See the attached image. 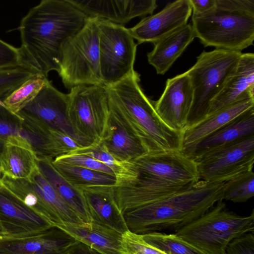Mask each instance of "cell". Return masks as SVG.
I'll return each instance as SVG.
<instances>
[{"mask_svg":"<svg viewBox=\"0 0 254 254\" xmlns=\"http://www.w3.org/2000/svg\"><path fill=\"white\" fill-rule=\"evenodd\" d=\"M74 246L72 247H71L65 254H75V253H74V252L73 251Z\"/></svg>","mask_w":254,"mask_h":254,"instance_id":"7bdbcfd3","label":"cell"},{"mask_svg":"<svg viewBox=\"0 0 254 254\" xmlns=\"http://www.w3.org/2000/svg\"><path fill=\"white\" fill-rule=\"evenodd\" d=\"M192 12L190 0H177L168 3L158 13L142 18L129 29L137 44H153L187 24Z\"/></svg>","mask_w":254,"mask_h":254,"instance_id":"5bb4252c","label":"cell"},{"mask_svg":"<svg viewBox=\"0 0 254 254\" xmlns=\"http://www.w3.org/2000/svg\"><path fill=\"white\" fill-rule=\"evenodd\" d=\"M100 68L104 85H112L134 71L137 44L125 26L98 19Z\"/></svg>","mask_w":254,"mask_h":254,"instance_id":"30bf717a","label":"cell"},{"mask_svg":"<svg viewBox=\"0 0 254 254\" xmlns=\"http://www.w3.org/2000/svg\"><path fill=\"white\" fill-rule=\"evenodd\" d=\"M242 54L221 49L204 51L197 57L195 64L186 72L193 93L186 128L208 116L212 101L235 71Z\"/></svg>","mask_w":254,"mask_h":254,"instance_id":"5b68a950","label":"cell"},{"mask_svg":"<svg viewBox=\"0 0 254 254\" xmlns=\"http://www.w3.org/2000/svg\"><path fill=\"white\" fill-rule=\"evenodd\" d=\"M68 116L77 135L92 145L103 139L110 116L107 88L103 85H81L70 89Z\"/></svg>","mask_w":254,"mask_h":254,"instance_id":"9c48e42d","label":"cell"},{"mask_svg":"<svg viewBox=\"0 0 254 254\" xmlns=\"http://www.w3.org/2000/svg\"><path fill=\"white\" fill-rule=\"evenodd\" d=\"M254 231V210L240 216L227 210L221 200L175 234L206 254H225L233 240Z\"/></svg>","mask_w":254,"mask_h":254,"instance_id":"8992f818","label":"cell"},{"mask_svg":"<svg viewBox=\"0 0 254 254\" xmlns=\"http://www.w3.org/2000/svg\"><path fill=\"white\" fill-rule=\"evenodd\" d=\"M53 161L115 176L113 170L106 165L83 154L70 153L63 155L57 157Z\"/></svg>","mask_w":254,"mask_h":254,"instance_id":"836d02e7","label":"cell"},{"mask_svg":"<svg viewBox=\"0 0 254 254\" xmlns=\"http://www.w3.org/2000/svg\"><path fill=\"white\" fill-rule=\"evenodd\" d=\"M49 80L38 74L28 79L13 91L3 102L10 112L17 114L38 95Z\"/></svg>","mask_w":254,"mask_h":254,"instance_id":"f546056e","label":"cell"},{"mask_svg":"<svg viewBox=\"0 0 254 254\" xmlns=\"http://www.w3.org/2000/svg\"><path fill=\"white\" fill-rule=\"evenodd\" d=\"M0 223L5 236L20 238L37 234L52 226L20 202L0 184Z\"/></svg>","mask_w":254,"mask_h":254,"instance_id":"e0dca14e","label":"cell"},{"mask_svg":"<svg viewBox=\"0 0 254 254\" xmlns=\"http://www.w3.org/2000/svg\"><path fill=\"white\" fill-rule=\"evenodd\" d=\"M100 143L115 158L121 162H130L148 153L142 142L111 110L107 129Z\"/></svg>","mask_w":254,"mask_h":254,"instance_id":"cb8c5ba5","label":"cell"},{"mask_svg":"<svg viewBox=\"0 0 254 254\" xmlns=\"http://www.w3.org/2000/svg\"><path fill=\"white\" fill-rule=\"evenodd\" d=\"M194 160L200 180L208 183L227 182L253 170L254 135L209 151Z\"/></svg>","mask_w":254,"mask_h":254,"instance_id":"8fae6325","label":"cell"},{"mask_svg":"<svg viewBox=\"0 0 254 254\" xmlns=\"http://www.w3.org/2000/svg\"><path fill=\"white\" fill-rule=\"evenodd\" d=\"M226 182L199 181L168 197L125 211L127 228L139 235L165 230L176 232L223 200Z\"/></svg>","mask_w":254,"mask_h":254,"instance_id":"7a4b0ae2","label":"cell"},{"mask_svg":"<svg viewBox=\"0 0 254 254\" xmlns=\"http://www.w3.org/2000/svg\"><path fill=\"white\" fill-rule=\"evenodd\" d=\"M39 74L25 65L0 69V104L22 83L31 77Z\"/></svg>","mask_w":254,"mask_h":254,"instance_id":"1f68e13d","label":"cell"},{"mask_svg":"<svg viewBox=\"0 0 254 254\" xmlns=\"http://www.w3.org/2000/svg\"><path fill=\"white\" fill-rule=\"evenodd\" d=\"M89 17L68 0H43L22 18L19 30L21 62L47 77L60 70L64 49Z\"/></svg>","mask_w":254,"mask_h":254,"instance_id":"6da1fadb","label":"cell"},{"mask_svg":"<svg viewBox=\"0 0 254 254\" xmlns=\"http://www.w3.org/2000/svg\"><path fill=\"white\" fill-rule=\"evenodd\" d=\"M225 254H254V232H249L233 240Z\"/></svg>","mask_w":254,"mask_h":254,"instance_id":"d590c367","label":"cell"},{"mask_svg":"<svg viewBox=\"0 0 254 254\" xmlns=\"http://www.w3.org/2000/svg\"><path fill=\"white\" fill-rule=\"evenodd\" d=\"M130 162L137 171L135 183L161 196L173 195L200 181L195 161L181 150L147 153Z\"/></svg>","mask_w":254,"mask_h":254,"instance_id":"52a82bcc","label":"cell"},{"mask_svg":"<svg viewBox=\"0 0 254 254\" xmlns=\"http://www.w3.org/2000/svg\"><path fill=\"white\" fill-rule=\"evenodd\" d=\"M141 235L146 243L166 254H206L175 234L153 232Z\"/></svg>","mask_w":254,"mask_h":254,"instance_id":"4dcf8cb0","label":"cell"},{"mask_svg":"<svg viewBox=\"0 0 254 254\" xmlns=\"http://www.w3.org/2000/svg\"><path fill=\"white\" fill-rule=\"evenodd\" d=\"M55 227L101 254H124L122 234L106 226L93 222L82 224L64 222Z\"/></svg>","mask_w":254,"mask_h":254,"instance_id":"7402d4cb","label":"cell"},{"mask_svg":"<svg viewBox=\"0 0 254 254\" xmlns=\"http://www.w3.org/2000/svg\"><path fill=\"white\" fill-rule=\"evenodd\" d=\"M87 206L91 222L106 226L123 234L128 231L123 212L116 202L113 186L77 188Z\"/></svg>","mask_w":254,"mask_h":254,"instance_id":"d6986e66","label":"cell"},{"mask_svg":"<svg viewBox=\"0 0 254 254\" xmlns=\"http://www.w3.org/2000/svg\"><path fill=\"white\" fill-rule=\"evenodd\" d=\"M254 98V54L242 53L234 72L212 101L208 115L240 100Z\"/></svg>","mask_w":254,"mask_h":254,"instance_id":"ffe728a7","label":"cell"},{"mask_svg":"<svg viewBox=\"0 0 254 254\" xmlns=\"http://www.w3.org/2000/svg\"><path fill=\"white\" fill-rule=\"evenodd\" d=\"M73 251L75 254H101L80 242L74 246Z\"/></svg>","mask_w":254,"mask_h":254,"instance_id":"ab89813d","label":"cell"},{"mask_svg":"<svg viewBox=\"0 0 254 254\" xmlns=\"http://www.w3.org/2000/svg\"><path fill=\"white\" fill-rule=\"evenodd\" d=\"M38 198L40 216L52 227L62 223L82 224L77 214L58 194L38 167L28 179Z\"/></svg>","mask_w":254,"mask_h":254,"instance_id":"44dd1931","label":"cell"},{"mask_svg":"<svg viewBox=\"0 0 254 254\" xmlns=\"http://www.w3.org/2000/svg\"><path fill=\"white\" fill-rule=\"evenodd\" d=\"M254 135V107L243 112L222 127L181 151L195 160L203 154L237 140Z\"/></svg>","mask_w":254,"mask_h":254,"instance_id":"ac0fdd59","label":"cell"},{"mask_svg":"<svg viewBox=\"0 0 254 254\" xmlns=\"http://www.w3.org/2000/svg\"><path fill=\"white\" fill-rule=\"evenodd\" d=\"M252 107H254V98L240 100L208 115L195 125L186 128L181 133L182 148L210 134Z\"/></svg>","mask_w":254,"mask_h":254,"instance_id":"484cf974","label":"cell"},{"mask_svg":"<svg viewBox=\"0 0 254 254\" xmlns=\"http://www.w3.org/2000/svg\"><path fill=\"white\" fill-rule=\"evenodd\" d=\"M78 242L60 228L52 227L25 237H0V254H65Z\"/></svg>","mask_w":254,"mask_h":254,"instance_id":"9a60e30c","label":"cell"},{"mask_svg":"<svg viewBox=\"0 0 254 254\" xmlns=\"http://www.w3.org/2000/svg\"><path fill=\"white\" fill-rule=\"evenodd\" d=\"M6 139L0 136V156L4 148ZM2 176L1 170L0 168V178Z\"/></svg>","mask_w":254,"mask_h":254,"instance_id":"60d3db41","label":"cell"},{"mask_svg":"<svg viewBox=\"0 0 254 254\" xmlns=\"http://www.w3.org/2000/svg\"><path fill=\"white\" fill-rule=\"evenodd\" d=\"M5 236V232L4 231L0 223V237Z\"/></svg>","mask_w":254,"mask_h":254,"instance_id":"b9f144b4","label":"cell"},{"mask_svg":"<svg viewBox=\"0 0 254 254\" xmlns=\"http://www.w3.org/2000/svg\"><path fill=\"white\" fill-rule=\"evenodd\" d=\"M135 70L120 81L106 86L110 110L144 144L148 153L181 150L180 132L168 127L160 118L153 100L139 85Z\"/></svg>","mask_w":254,"mask_h":254,"instance_id":"3957f363","label":"cell"},{"mask_svg":"<svg viewBox=\"0 0 254 254\" xmlns=\"http://www.w3.org/2000/svg\"><path fill=\"white\" fill-rule=\"evenodd\" d=\"M49 129L64 155L70 154L84 148L68 135L50 128Z\"/></svg>","mask_w":254,"mask_h":254,"instance_id":"74e56055","label":"cell"},{"mask_svg":"<svg viewBox=\"0 0 254 254\" xmlns=\"http://www.w3.org/2000/svg\"><path fill=\"white\" fill-rule=\"evenodd\" d=\"M53 160L37 157V167L58 194L84 223L91 222L85 199L80 190L71 186L54 167Z\"/></svg>","mask_w":254,"mask_h":254,"instance_id":"83f0119b","label":"cell"},{"mask_svg":"<svg viewBox=\"0 0 254 254\" xmlns=\"http://www.w3.org/2000/svg\"><path fill=\"white\" fill-rule=\"evenodd\" d=\"M195 37L191 25L187 24L161 38L147 54L149 64L157 74H164Z\"/></svg>","mask_w":254,"mask_h":254,"instance_id":"d4e9b609","label":"cell"},{"mask_svg":"<svg viewBox=\"0 0 254 254\" xmlns=\"http://www.w3.org/2000/svg\"><path fill=\"white\" fill-rule=\"evenodd\" d=\"M254 195V173L247 172L226 182L223 200L245 202Z\"/></svg>","mask_w":254,"mask_h":254,"instance_id":"d6a6232c","label":"cell"},{"mask_svg":"<svg viewBox=\"0 0 254 254\" xmlns=\"http://www.w3.org/2000/svg\"><path fill=\"white\" fill-rule=\"evenodd\" d=\"M68 94L55 87L49 81L36 97L18 114L33 118L49 128L71 137L83 147L92 145L75 132L68 116Z\"/></svg>","mask_w":254,"mask_h":254,"instance_id":"7c38bea8","label":"cell"},{"mask_svg":"<svg viewBox=\"0 0 254 254\" xmlns=\"http://www.w3.org/2000/svg\"><path fill=\"white\" fill-rule=\"evenodd\" d=\"M23 64L19 48L0 39V69Z\"/></svg>","mask_w":254,"mask_h":254,"instance_id":"8d00e7d4","label":"cell"},{"mask_svg":"<svg viewBox=\"0 0 254 254\" xmlns=\"http://www.w3.org/2000/svg\"><path fill=\"white\" fill-rule=\"evenodd\" d=\"M192 14H201L212 9L216 0H190Z\"/></svg>","mask_w":254,"mask_h":254,"instance_id":"f35d334b","label":"cell"},{"mask_svg":"<svg viewBox=\"0 0 254 254\" xmlns=\"http://www.w3.org/2000/svg\"><path fill=\"white\" fill-rule=\"evenodd\" d=\"M13 136L27 140L37 154L43 153L49 144L48 135L42 129L29 119L12 113L0 104V136L6 139Z\"/></svg>","mask_w":254,"mask_h":254,"instance_id":"4316f807","label":"cell"},{"mask_svg":"<svg viewBox=\"0 0 254 254\" xmlns=\"http://www.w3.org/2000/svg\"><path fill=\"white\" fill-rule=\"evenodd\" d=\"M57 171L75 188L92 186H113L116 177L109 174L52 161Z\"/></svg>","mask_w":254,"mask_h":254,"instance_id":"f1b7e54d","label":"cell"},{"mask_svg":"<svg viewBox=\"0 0 254 254\" xmlns=\"http://www.w3.org/2000/svg\"><path fill=\"white\" fill-rule=\"evenodd\" d=\"M122 247L124 254H166L146 243L141 235L129 230L122 234Z\"/></svg>","mask_w":254,"mask_h":254,"instance_id":"e575fe53","label":"cell"},{"mask_svg":"<svg viewBox=\"0 0 254 254\" xmlns=\"http://www.w3.org/2000/svg\"><path fill=\"white\" fill-rule=\"evenodd\" d=\"M195 37L204 47L241 52L254 40V0H216L215 6L192 14Z\"/></svg>","mask_w":254,"mask_h":254,"instance_id":"277c9868","label":"cell"},{"mask_svg":"<svg viewBox=\"0 0 254 254\" xmlns=\"http://www.w3.org/2000/svg\"><path fill=\"white\" fill-rule=\"evenodd\" d=\"M89 18L124 26L132 19L152 14L155 0H68Z\"/></svg>","mask_w":254,"mask_h":254,"instance_id":"2e32d148","label":"cell"},{"mask_svg":"<svg viewBox=\"0 0 254 254\" xmlns=\"http://www.w3.org/2000/svg\"><path fill=\"white\" fill-rule=\"evenodd\" d=\"M37 157L30 142L20 136L8 137L0 156L2 175L28 179L37 168Z\"/></svg>","mask_w":254,"mask_h":254,"instance_id":"603a6c76","label":"cell"},{"mask_svg":"<svg viewBox=\"0 0 254 254\" xmlns=\"http://www.w3.org/2000/svg\"><path fill=\"white\" fill-rule=\"evenodd\" d=\"M98 19L89 18L64 47L58 72L67 89L81 85H103L99 60Z\"/></svg>","mask_w":254,"mask_h":254,"instance_id":"ba28073f","label":"cell"},{"mask_svg":"<svg viewBox=\"0 0 254 254\" xmlns=\"http://www.w3.org/2000/svg\"><path fill=\"white\" fill-rule=\"evenodd\" d=\"M193 95L190 80L186 72L169 78L159 99L153 101L156 112L168 127L182 133L186 127Z\"/></svg>","mask_w":254,"mask_h":254,"instance_id":"4fadbf2b","label":"cell"}]
</instances>
